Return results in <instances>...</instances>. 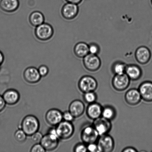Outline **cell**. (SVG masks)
Here are the masks:
<instances>
[{"instance_id":"1","label":"cell","mask_w":152,"mask_h":152,"mask_svg":"<svg viewBox=\"0 0 152 152\" xmlns=\"http://www.w3.org/2000/svg\"><path fill=\"white\" fill-rule=\"evenodd\" d=\"M40 127V123L35 116L29 115L24 118L20 124L21 129L28 136H31L38 132Z\"/></svg>"},{"instance_id":"2","label":"cell","mask_w":152,"mask_h":152,"mask_svg":"<svg viewBox=\"0 0 152 152\" xmlns=\"http://www.w3.org/2000/svg\"><path fill=\"white\" fill-rule=\"evenodd\" d=\"M56 129L59 139H69L73 135L75 129L73 124L71 122L62 121L56 126Z\"/></svg>"},{"instance_id":"3","label":"cell","mask_w":152,"mask_h":152,"mask_svg":"<svg viewBox=\"0 0 152 152\" xmlns=\"http://www.w3.org/2000/svg\"><path fill=\"white\" fill-rule=\"evenodd\" d=\"M54 30L50 24L44 23L36 27L35 34L36 37L40 41H48L53 37Z\"/></svg>"},{"instance_id":"4","label":"cell","mask_w":152,"mask_h":152,"mask_svg":"<svg viewBox=\"0 0 152 152\" xmlns=\"http://www.w3.org/2000/svg\"><path fill=\"white\" fill-rule=\"evenodd\" d=\"M78 86L80 90L84 94L95 91L98 87V83L96 79L92 76L85 75L80 79Z\"/></svg>"},{"instance_id":"5","label":"cell","mask_w":152,"mask_h":152,"mask_svg":"<svg viewBox=\"0 0 152 152\" xmlns=\"http://www.w3.org/2000/svg\"><path fill=\"white\" fill-rule=\"evenodd\" d=\"M80 137L83 143L87 145L92 143L96 142L100 136L92 125L86 126L83 128Z\"/></svg>"},{"instance_id":"6","label":"cell","mask_w":152,"mask_h":152,"mask_svg":"<svg viewBox=\"0 0 152 152\" xmlns=\"http://www.w3.org/2000/svg\"><path fill=\"white\" fill-rule=\"evenodd\" d=\"M83 63L85 68L90 72H95L100 68L101 61L98 55L89 53L83 58Z\"/></svg>"},{"instance_id":"7","label":"cell","mask_w":152,"mask_h":152,"mask_svg":"<svg viewBox=\"0 0 152 152\" xmlns=\"http://www.w3.org/2000/svg\"><path fill=\"white\" fill-rule=\"evenodd\" d=\"M59 139L57 135L48 133L43 136L40 143L46 151H52L57 148Z\"/></svg>"},{"instance_id":"8","label":"cell","mask_w":152,"mask_h":152,"mask_svg":"<svg viewBox=\"0 0 152 152\" xmlns=\"http://www.w3.org/2000/svg\"><path fill=\"white\" fill-rule=\"evenodd\" d=\"M97 145L99 152H111L113 151L115 142L112 137L108 134L100 136Z\"/></svg>"},{"instance_id":"9","label":"cell","mask_w":152,"mask_h":152,"mask_svg":"<svg viewBox=\"0 0 152 152\" xmlns=\"http://www.w3.org/2000/svg\"><path fill=\"white\" fill-rule=\"evenodd\" d=\"M92 126L99 136L108 134L112 128L111 121L107 120L102 116L94 120Z\"/></svg>"},{"instance_id":"10","label":"cell","mask_w":152,"mask_h":152,"mask_svg":"<svg viewBox=\"0 0 152 152\" xmlns=\"http://www.w3.org/2000/svg\"><path fill=\"white\" fill-rule=\"evenodd\" d=\"M130 80L126 73L121 75H115L113 78L112 84L115 90L123 91L129 87Z\"/></svg>"},{"instance_id":"11","label":"cell","mask_w":152,"mask_h":152,"mask_svg":"<svg viewBox=\"0 0 152 152\" xmlns=\"http://www.w3.org/2000/svg\"><path fill=\"white\" fill-rule=\"evenodd\" d=\"M79 12L78 4L67 2L62 7L61 13L64 18L67 20H72L77 17Z\"/></svg>"},{"instance_id":"12","label":"cell","mask_w":152,"mask_h":152,"mask_svg":"<svg viewBox=\"0 0 152 152\" xmlns=\"http://www.w3.org/2000/svg\"><path fill=\"white\" fill-rule=\"evenodd\" d=\"M151 50L146 46H140L135 50V56L137 61L141 65L148 63L151 58Z\"/></svg>"},{"instance_id":"13","label":"cell","mask_w":152,"mask_h":152,"mask_svg":"<svg viewBox=\"0 0 152 152\" xmlns=\"http://www.w3.org/2000/svg\"><path fill=\"white\" fill-rule=\"evenodd\" d=\"M45 120L49 125L56 126L63 121V113L57 109H51L47 112Z\"/></svg>"},{"instance_id":"14","label":"cell","mask_w":152,"mask_h":152,"mask_svg":"<svg viewBox=\"0 0 152 152\" xmlns=\"http://www.w3.org/2000/svg\"><path fill=\"white\" fill-rule=\"evenodd\" d=\"M23 76L26 81L30 83H38L41 78L38 69L33 66L26 68L24 71Z\"/></svg>"},{"instance_id":"15","label":"cell","mask_w":152,"mask_h":152,"mask_svg":"<svg viewBox=\"0 0 152 152\" xmlns=\"http://www.w3.org/2000/svg\"><path fill=\"white\" fill-rule=\"evenodd\" d=\"M142 99L147 102H152V82L146 81L141 83L138 88Z\"/></svg>"},{"instance_id":"16","label":"cell","mask_w":152,"mask_h":152,"mask_svg":"<svg viewBox=\"0 0 152 152\" xmlns=\"http://www.w3.org/2000/svg\"><path fill=\"white\" fill-rule=\"evenodd\" d=\"M142 99L138 89L132 88L129 89L125 95V99L129 105L135 106L138 105Z\"/></svg>"},{"instance_id":"17","label":"cell","mask_w":152,"mask_h":152,"mask_svg":"<svg viewBox=\"0 0 152 152\" xmlns=\"http://www.w3.org/2000/svg\"><path fill=\"white\" fill-rule=\"evenodd\" d=\"M2 96L6 104L10 105L17 104L20 98V94L16 89H13L6 91Z\"/></svg>"},{"instance_id":"18","label":"cell","mask_w":152,"mask_h":152,"mask_svg":"<svg viewBox=\"0 0 152 152\" xmlns=\"http://www.w3.org/2000/svg\"><path fill=\"white\" fill-rule=\"evenodd\" d=\"M125 73L131 80H137L142 77V72L141 68L135 64L127 65Z\"/></svg>"},{"instance_id":"19","label":"cell","mask_w":152,"mask_h":152,"mask_svg":"<svg viewBox=\"0 0 152 152\" xmlns=\"http://www.w3.org/2000/svg\"><path fill=\"white\" fill-rule=\"evenodd\" d=\"M103 108L100 104L95 102L89 104L86 108V115L89 118L92 120L101 117Z\"/></svg>"},{"instance_id":"20","label":"cell","mask_w":152,"mask_h":152,"mask_svg":"<svg viewBox=\"0 0 152 152\" xmlns=\"http://www.w3.org/2000/svg\"><path fill=\"white\" fill-rule=\"evenodd\" d=\"M85 111L84 103L80 100H75L70 104L69 111L74 117L78 118L83 115Z\"/></svg>"},{"instance_id":"21","label":"cell","mask_w":152,"mask_h":152,"mask_svg":"<svg viewBox=\"0 0 152 152\" xmlns=\"http://www.w3.org/2000/svg\"><path fill=\"white\" fill-rule=\"evenodd\" d=\"M20 3L19 0H1L0 8L7 13H12L19 8Z\"/></svg>"},{"instance_id":"22","label":"cell","mask_w":152,"mask_h":152,"mask_svg":"<svg viewBox=\"0 0 152 152\" xmlns=\"http://www.w3.org/2000/svg\"><path fill=\"white\" fill-rule=\"evenodd\" d=\"M74 52L77 57L83 58L89 53L88 44L83 42L77 43L74 47Z\"/></svg>"},{"instance_id":"23","label":"cell","mask_w":152,"mask_h":152,"mask_svg":"<svg viewBox=\"0 0 152 152\" xmlns=\"http://www.w3.org/2000/svg\"><path fill=\"white\" fill-rule=\"evenodd\" d=\"M44 15L41 12L35 11L32 12L30 15L29 20L30 23L33 26L36 27L44 23Z\"/></svg>"},{"instance_id":"24","label":"cell","mask_w":152,"mask_h":152,"mask_svg":"<svg viewBox=\"0 0 152 152\" xmlns=\"http://www.w3.org/2000/svg\"><path fill=\"white\" fill-rule=\"evenodd\" d=\"M127 65L121 61H117L114 62L112 66V72L115 75H121L125 73Z\"/></svg>"},{"instance_id":"25","label":"cell","mask_w":152,"mask_h":152,"mask_svg":"<svg viewBox=\"0 0 152 152\" xmlns=\"http://www.w3.org/2000/svg\"><path fill=\"white\" fill-rule=\"evenodd\" d=\"M116 114L115 110L113 107L106 106L102 109L101 116L107 120L111 121L115 118Z\"/></svg>"},{"instance_id":"26","label":"cell","mask_w":152,"mask_h":152,"mask_svg":"<svg viewBox=\"0 0 152 152\" xmlns=\"http://www.w3.org/2000/svg\"><path fill=\"white\" fill-rule=\"evenodd\" d=\"M97 97V95L94 91L86 92L83 95V100L88 104L96 102Z\"/></svg>"},{"instance_id":"27","label":"cell","mask_w":152,"mask_h":152,"mask_svg":"<svg viewBox=\"0 0 152 152\" xmlns=\"http://www.w3.org/2000/svg\"><path fill=\"white\" fill-rule=\"evenodd\" d=\"M14 135L16 140L20 143L24 142L26 140L27 136L25 132L20 129L16 131Z\"/></svg>"},{"instance_id":"28","label":"cell","mask_w":152,"mask_h":152,"mask_svg":"<svg viewBox=\"0 0 152 152\" xmlns=\"http://www.w3.org/2000/svg\"><path fill=\"white\" fill-rule=\"evenodd\" d=\"M88 45L89 53L95 55L99 54L100 48L97 44L95 43H91Z\"/></svg>"},{"instance_id":"29","label":"cell","mask_w":152,"mask_h":152,"mask_svg":"<svg viewBox=\"0 0 152 152\" xmlns=\"http://www.w3.org/2000/svg\"><path fill=\"white\" fill-rule=\"evenodd\" d=\"M31 137V139L33 142L35 143H40L43 137L42 134L38 131L32 134Z\"/></svg>"},{"instance_id":"30","label":"cell","mask_w":152,"mask_h":152,"mask_svg":"<svg viewBox=\"0 0 152 152\" xmlns=\"http://www.w3.org/2000/svg\"><path fill=\"white\" fill-rule=\"evenodd\" d=\"M75 118L70 112L69 110L63 113V120L64 121L72 123L74 121Z\"/></svg>"},{"instance_id":"31","label":"cell","mask_w":152,"mask_h":152,"mask_svg":"<svg viewBox=\"0 0 152 152\" xmlns=\"http://www.w3.org/2000/svg\"><path fill=\"white\" fill-rule=\"evenodd\" d=\"M75 152H86L88 151L87 145L83 143H79L76 145L74 149Z\"/></svg>"},{"instance_id":"32","label":"cell","mask_w":152,"mask_h":152,"mask_svg":"<svg viewBox=\"0 0 152 152\" xmlns=\"http://www.w3.org/2000/svg\"><path fill=\"white\" fill-rule=\"evenodd\" d=\"M39 72L41 77H46L49 73V69L48 67L45 65H42L38 68Z\"/></svg>"},{"instance_id":"33","label":"cell","mask_w":152,"mask_h":152,"mask_svg":"<svg viewBox=\"0 0 152 152\" xmlns=\"http://www.w3.org/2000/svg\"><path fill=\"white\" fill-rule=\"evenodd\" d=\"M46 150L40 143H35L31 148V152H45Z\"/></svg>"},{"instance_id":"34","label":"cell","mask_w":152,"mask_h":152,"mask_svg":"<svg viewBox=\"0 0 152 152\" xmlns=\"http://www.w3.org/2000/svg\"><path fill=\"white\" fill-rule=\"evenodd\" d=\"M88 151L91 152H99L97 144L92 143L87 145Z\"/></svg>"},{"instance_id":"35","label":"cell","mask_w":152,"mask_h":152,"mask_svg":"<svg viewBox=\"0 0 152 152\" xmlns=\"http://www.w3.org/2000/svg\"><path fill=\"white\" fill-rule=\"evenodd\" d=\"M6 103L2 96L0 95V112L2 111L5 108Z\"/></svg>"},{"instance_id":"36","label":"cell","mask_w":152,"mask_h":152,"mask_svg":"<svg viewBox=\"0 0 152 152\" xmlns=\"http://www.w3.org/2000/svg\"><path fill=\"white\" fill-rule=\"evenodd\" d=\"M137 151V150L136 149L132 147H126V148L124 149L122 151V152H136Z\"/></svg>"},{"instance_id":"37","label":"cell","mask_w":152,"mask_h":152,"mask_svg":"<svg viewBox=\"0 0 152 152\" xmlns=\"http://www.w3.org/2000/svg\"><path fill=\"white\" fill-rule=\"evenodd\" d=\"M68 3L79 4L81 3L83 0H65Z\"/></svg>"},{"instance_id":"38","label":"cell","mask_w":152,"mask_h":152,"mask_svg":"<svg viewBox=\"0 0 152 152\" xmlns=\"http://www.w3.org/2000/svg\"><path fill=\"white\" fill-rule=\"evenodd\" d=\"M4 54L0 50V66L2 65L4 63Z\"/></svg>"},{"instance_id":"39","label":"cell","mask_w":152,"mask_h":152,"mask_svg":"<svg viewBox=\"0 0 152 152\" xmlns=\"http://www.w3.org/2000/svg\"><path fill=\"white\" fill-rule=\"evenodd\" d=\"M151 4H152V0H151Z\"/></svg>"}]
</instances>
